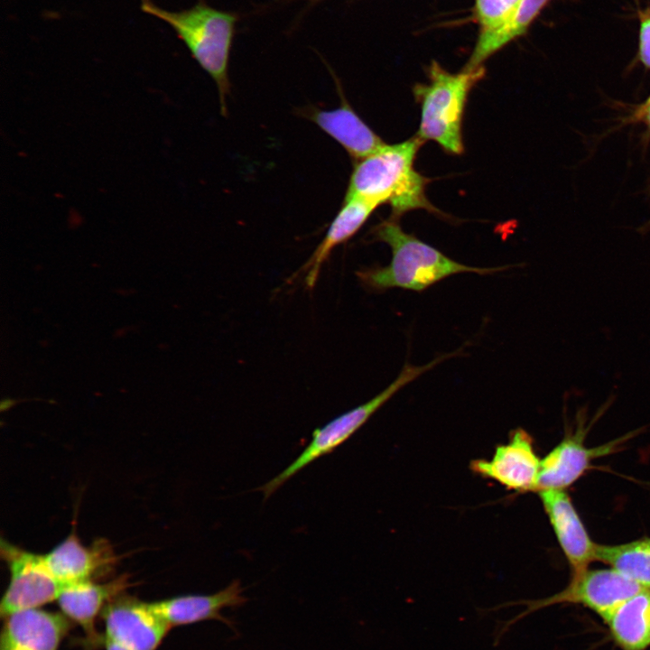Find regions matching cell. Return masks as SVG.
I'll list each match as a JSON object with an SVG mask.
<instances>
[{
  "instance_id": "obj_4",
  "label": "cell",
  "mask_w": 650,
  "mask_h": 650,
  "mask_svg": "<svg viewBox=\"0 0 650 650\" xmlns=\"http://www.w3.org/2000/svg\"><path fill=\"white\" fill-rule=\"evenodd\" d=\"M428 83L413 86V93L421 106L418 136L437 143L446 153L464 151L462 123L465 106L472 88L484 77L485 70H463L451 73L432 61L428 68Z\"/></svg>"
},
{
  "instance_id": "obj_8",
  "label": "cell",
  "mask_w": 650,
  "mask_h": 650,
  "mask_svg": "<svg viewBox=\"0 0 650 650\" xmlns=\"http://www.w3.org/2000/svg\"><path fill=\"white\" fill-rule=\"evenodd\" d=\"M541 460L532 436L524 429L511 432L506 443L496 447L490 460H471L470 470L517 493L538 491Z\"/></svg>"
},
{
  "instance_id": "obj_11",
  "label": "cell",
  "mask_w": 650,
  "mask_h": 650,
  "mask_svg": "<svg viewBox=\"0 0 650 650\" xmlns=\"http://www.w3.org/2000/svg\"><path fill=\"white\" fill-rule=\"evenodd\" d=\"M43 557L48 569L62 587L105 576L112 571L117 561L107 541L99 539L87 547L74 534Z\"/></svg>"
},
{
  "instance_id": "obj_19",
  "label": "cell",
  "mask_w": 650,
  "mask_h": 650,
  "mask_svg": "<svg viewBox=\"0 0 650 650\" xmlns=\"http://www.w3.org/2000/svg\"><path fill=\"white\" fill-rule=\"evenodd\" d=\"M549 0H521L511 19L502 27L481 32L464 70H471L511 41L526 32L530 24Z\"/></svg>"
},
{
  "instance_id": "obj_14",
  "label": "cell",
  "mask_w": 650,
  "mask_h": 650,
  "mask_svg": "<svg viewBox=\"0 0 650 650\" xmlns=\"http://www.w3.org/2000/svg\"><path fill=\"white\" fill-rule=\"evenodd\" d=\"M243 591L240 581L235 580L213 594L181 595L150 602V605L171 627L215 619L234 629L233 622L223 616L221 611L244 605L247 599Z\"/></svg>"
},
{
  "instance_id": "obj_7",
  "label": "cell",
  "mask_w": 650,
  "mask_h": 650,
  "mask_svg": "<svg viewBox=\"0 0 650 650\" xmlns=\"http://www.w3.org/2000/svg\"><path fill=\"white\" fill-rule=\"evenodd\" d=\"M101 614L105 634L99 643L109 641L128 650H156L172 628L150 602L123 594L111 600Z\"/></svg>"
},
{
  "instance_id": "obj_6",
  "label": "cell",
  "mask_w": 650,
  "mask_h": 650,
  "mask_svg": "<svg viewBox=\"0 0 650 650\" xmlns=\"http://www.w3.org/2000/svg\"><path fill=\"white\" fill-rule=\"evenodd\" d=\"M0 552L10 571L0 604L2 618L57 600L62 586L48 569L43 554L25 551L5 540L1 541Z\"/></svg>"
},
{
  "instance_id": "obj_2",
  "label": "cell",
  "mask_w": 650,
  "mask_h": 650,
  "mask_svg": "<svg viewBox=\"0 0 650 650\" xmlns=\"http://www.w3.org/2000/svg\"><path fill=\"white\" fill-rule=\"evenodd\" d=\"M372 235L374 239L387 244L392 251L388 265L364 268L356 273L360 283L374 291L397 287L420 292L456 274L485 275L506 268L474 267L454 261L413 235L405 233L393 218L376 226Z\"/></svg>"
},
{
  "instance_id": "obj_3",
  "label": "cell",
  "mask_w": 650,
  "mask_h": 650,
  "mask_svg": "<svg viewBox=\"0 0 650 650\" xmlns=\"http://www.w3.org/2000/svg\"><path fill=\"white\" fill-rule=\"evenodd\" d=\"M141 10L167 23L193 59L217 85L222 113L229 94L228 64L237 15L217 9L204 0L190 8L168 11L152 0H141Z\"/></svg>"
},
{
  "instance_id": "obj_9",
  "label": "cell",
  "mask_w": 650,
  "mask_h": 650,
  "mask_svg": "<svg viewBox=\"0 0 650 650\" xmlns=\"http://www.w3.org/2000/svg\"><path fill=\"white\" fill-rule=\"evenodd\" d=\"M643 589L616 569H586L572 575L570 584L562 591L539 601L537 607L578 603L595 611L605 620L622 602Z\"/></svg>"
},
{
  "instance_id": "obj_22",
  "label": "cell",
  "mask_w": 650,
  "mask_h": 650,
  "mask_svg": "<svg viewBox=\"0 0 650 650\" xmlns=\"http://www.w3.org/2000/svg\"><path fill=\"white\" fill-rule=\"evenodd\" d=\"M640 58L650 68V13L642 15L640 24Z\"/></svg>"
},
{
  "instance_id": "obj_13",
  "label": "cell",
  "mask_w": 650,
  "mask_h": 650,
  "mask_svg": "<svg viewBox=\"0 0 650 650\" xmlns=\"http://www.w3.org/2000/svg\"><path fill=\"white\" fill-rule=\"evenodd\" d=\"M4 618L0 650H58L71 623L62 613L41 608L12 613Z\"/></svg>"
},
{
  "instance_id": "obj_21",
  "label": "cell",
  "mask_w": 650,
  "mask_h": 650,
  "mask_svg": "<svg viewBox=\"0 0 650 650\" xmlns=\"http://www.w3.org/2000/svg\"><path fill=\"white\" fill-rule=\"evenodd\" d=\"M521 0H476L475 13L481 32L498 29L515 14Z\"/></svg>"
},
{
  "instance_id": "obj_24",
  "label": "cell",
  "mask_w": 650,
  "mask_h": 650,
  "mask_svg": "<svg viewBox=\"0 0 650 650\" xmlns=\"http://www.w3.org/2000/svg\"><path fill=\"white\" fill-rule=\"evenodd\" d=\"M104 644L105 650H128L116 643L109 642V641H103L101 642Z\"/></svg>"
},
{
  "instance_id": "obj_20",
  "label": "cell",
  "mask_w": 650,
  "mask_h": 650,
  "mask_svg": "<svg viewBox=\"0 0 650 650\" xmlns=\"http://www.w3.org/2000/svg\"><path fill=\"white\" fill-rule=\"evenodd\" d=\"M596 560L650 589V538L614 545L597 543Z\"/></svg>"
},
{
  "instance_id": "obj_16",
  "label": "cell",
  "mask_w": 650,
  "mask_h": 650,
  "mask_svg": "<svg viewBox=\"0 0 650 650\" xmlns=\"http://www.w3.org/2000/svg\"><path fill=\"white\" fill-rule=\"evenodd\" d=\"M311 119L357 161L377 152L385 144L345 99L335 109L313 110Z\"/></svg>"
},
{
  "instance_id": "obj_5",
  "label": "cell",
  "mask_w": 650,
  "mask_h": 650,
  "mask_svg": "<svg viewBox=\"0 0 650 650\" xmlns=\"http://www.w3.org/2000/svg\"><path fill=\"white\" fill-rule=\"evenodd\" d=\"M456 354L457 352H453L440 356L423 366L406 363L395 381L378 395L316 429L302 452L283 471L258 488L264 497L268 498L300 470L345 442L402 387Z\"/></svg>"
},
{
  "instance_id": "obj_17",
  "label": "cell",
  "mask_w": 650,
  "mask_h": 650,
  "mask_svg": "<svg viewBox=\"0 0 650 650\" xmlns=\"http://www.w3.org/2000/svg\"><path fill=\"white\" fill-rule=\"evenodd\" d=\"M377 207V204L366 200L345 198L325 237L293 277L303 274L305 285L311 289L332 250L352 237Z\"/></svg>"
},
{
  "instance_id": "obj_10",
  "label": "cell",
  "mask_w": 650,
  "mask_h": 650,
  "mask_svg": "<svg viewBox=\"0 0 650 650\" xmlns=\"http://www.w3.org/2000/svg\"><path fill=\"white\" fill-rule=\"evenodd\" d=\"M578 427L575 432H569L543 459L538 480V492L543 489H565L575 483L590 468L596 458L612 453L618 441L599 447L589 448L584 437L589 430L585 428L586 411L577 413Z\"/></svg>"
},
{
  "instance_id": "obj_1",
  "label": "cell",
  "mask_w": 650,
  "mask_h": 650,
  "mask_svg": "<svg viewBox=\"0 0 650 650\" xmlns=\"http://www.w3.org/2000/svg\"><path fill=\"white\" fill-rule=\"evenodd\" d=\"M422 144L415 135L402 143L385 144L377 152L357 161L345 198L362 199L378 206L388 204L391 217L395 219L419 209L440 214L426 196L429 180L413 166Z\"/></svg>"
},
{
  "instance_id": "obj_12",
  "label": "cell",
  "mask_w": 650,
  "mask_h": 650,
  "mask_svg": "<svg viewBox=\"0 0 650 650\" xmlns=\"http://www.w3.org/2000/svg\"><path fill=\"white\" fill-rule=\"evenodd\" d=\"M539 497L572 575L585 571L596 560L597 543L590 539L570 496L564 489H543Z\"/></svg>"
},
{
  "instance_id": "obj_18",
  "label": "cell",
  "mask_w": 650,
  "mask_h": 650,
  "mask_svg": "<svg viewBox=\"0 0 650 650\" xmlns=\"http://www.w3.org/2000/svg\"><path fill=\"white\" fill-rule=\"evenodd\" d=\"M605 621L623 650H645L650 645V589L626 599Z\"/></svg>"
},
{
  "instance_id": "obj_23",
  "label": "cell",
  "mask_w": 650,
  "mask_h": 650,
  "mask_svg": "<svg viewBox=\"0 0 650 650\" xmlns=\"http://www.w3.org/2000/svg\"><path fill=\"white\" fill-rule=\"evenodd\" d=\"M637 116L643 118L650 128V97L644 104V106L639 109V114H637Z\"/></svg>"
},
{
  "instance_id": "obj_15",
  "label": "cell",
  "mask_w": 650,
  "mask_h": 650,
  "mask_svg": "<svg viewBox=\"0 0 650 650\" xmlns=\"http://www.w3.org/2000/svg\"><path fill=\"white\" fill-rule=\"evenodd\" d=\"M131 586L128 574L106 582L87 580L63 586L57 598L61 613L79 625L91 642L99 643L95 622L104 608Z\"/></svg>"
}]
</instances>
